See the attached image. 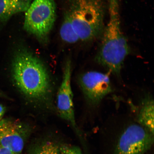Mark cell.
Here are the masks:
<instances>
[{"mask_svg":"<svg viewBox=\"0 0 154 154\" xmlns=\"http://www.w3.org/2000/svg\"><path fill=\"white\" fill-rule=\"evenodd\" d=\"M99 137L100 154H146L154 143V134L134 117L104 123Z\"/></svg>","mask_w":154,"mask_h":154,"instance_id":"2","label":"cell"},{"mask_svg":"<svg viewBox=\"0 0 154 154\" xmlns=\"http://www.w3.org/2000/svg\"><path fill=\"white\" fill-rule=\"evenodd\" d=\"M154 101L151 96L142 100L135 119L142 126L154 134Z\"/></svg>","mask_w":154,"mask_h":154,"instance_id":"8","label":"cell"},{"mask_svg":"<svg viewBox=\"0 0 154 154\" xmlns=\"http://www.w3.org/2000/svg\"><path fill=\"white\" fill-rule=\"evenodd\" d=\"M56 18L54 0H34L25 12L24 28L40 43H47Z\"/></svg>","mask_w":154,"mask_h":154,"instance_id":"4","label":"cell"},{"mask_svg":"<svg viewBox=\"0 0 154 154\" xmlns=\"http://www.w3.org/2000/svg\"><path fill=\"white\" fill-rule=\"evenodd\" d=\"M79 83L88 105L97 106L112 91L110 79L104 73L91 71L80 76Z\"/></svg>","mask_w":154,"mask_h":154,"instance_id":"6","label":"cell"},{"mask_svg":"<svg viewBox=\"0 0 154 154\" xmlns=\"http://www.w3.org/2000/svg\"><path fill=\"white\" fill-rule=\"evenodd\" d=\"M60 145L55 140L46 138L34 144L28 154H60Z\"/></svg>","mask_w":154,"mask_h":154,"instance_id":"10","label":"cell"},{"mask_svg":"<svg viewBox=\"0 0 154 154\" xmlns=\"http://www.w3.org/2000/svg\"><path fill=\"white\" fill-rule=\"evenodd\" d=\"M69 12L80 41L88 42L101 38L105 26L107 0H70Z\"/></svg>","mask_w":154,"mask_h":154,"instance_id":"3","label":"cell"},{"mask_svg":"<svg viewBox=\"0 0 154 154\" xmlns=\"http://www.w3.org/2000/svg\"><path fill=\"white\" fill-rule=\"evenodd\" d=\"M71 75L72 64L71 60L68 59L65 63L62 82L57 93V110L60 117L70 123L77 133H79L75 118Z\"/></svg>","mask_w":154,"mask_h":154,"instance_id":"7","label":"cell"},{"mask_svg":"<svg viewBox=\"0 0 154 154\" xmlns=\"http://www.w3.org/2000/svg\"><path fill=\"white\" fill-rule=\"evenodd\" d=\"M0 154H15L9 150L0 146Z\"/></svg>","mask_w":154,"mask_h":154,"instance_id":"13","label":"cell"},{"mask_svg":"<svg viewBox=\"0 0 154 154\" xmlns=\"http://www.w3.org/2000/svg\"><path fill=\"white\" fill-rule=\"evenodd\" d=\"M60 34L61 39L66 43L75 44L80 41L78 35L73 27L70 15H66L60 28Z\"/></svg>","mask_w":154,"mask_h":154,"instance_id":"11","label":"cell"},{"mask_svg":"<svg viewBox=\"0 0 154 154\" xmlns=\"http://www.w3.org/2000/svg\"><path fill=\"white\" fill-rule=\"evenodd\" d=\"M32 0H0V22L8 20L15 14L26 12Z\"/></svg>","mask_w":154,"mask_h":154,"instance_id":"9","label":"cell"},{"mask_svg":"<svg viewBox=\"0 0 154 154\" xmlns=\"http://www.w3.org/2000/svg\"><path fill=\"white\" fill-rule=\"evenodd\" d=\"M60 154H83L81 149L78 146L63 144L60 145Z\"/></svg>","mask_w":154,"mask_h":154,"instance_id":"12","label":"cell"},{"mask_svg":"<svg viewBox=\"0 0 154 154\" xmlns=\"http://www.w3.org/2000/svg\"><path fill=\"white\" fill-rule=\"evenodd\" d=\"M5 112V109L4 106L0 104V120L2 118Z\"/></svg>","mask_w":154,"mask_h":154,"instance_id":"14","label":"cell"},{"mask_svg":"<svg viewBox=\"0 0 154 154\" xmlns=\"http://www.w3.org/2000/svg\"><path fill=\"white\" fill-rule=\"evenodd\" d=\"M32 133L26 123L9 119L0 120V146L15 154L22 153Z\"/></svg>","mask_w":154,"mask_h":154,"instance_id":"5","label":"cell"},{"mask_svg":"<svg viewBox=\"0 0 154 154\" xmlns=\"http://www.w3.org/2000/svg\"><path fill=\"white\" fill-rule=\"evenodd\" d=\"M23 154L22 153H19V154Z\"/></svg>","mask_w":154,"mask_h":154,"instance_id":"15","label":"cell"},{"mask_svg":"<svg viewBox=\"0 0 154 154\" xmlns=\"http://www.w3.org/2000/svg\"><path fill=\"white\" fill-rule=\"evenodd\" d=\"M13 80L19 91L38 107L52 110V88L47 69L26 47H20L13 59Z\"/></svg>","mask_w":154,"mask_h":154,"instance_id":"1","label":"cell"}]
</instances>
